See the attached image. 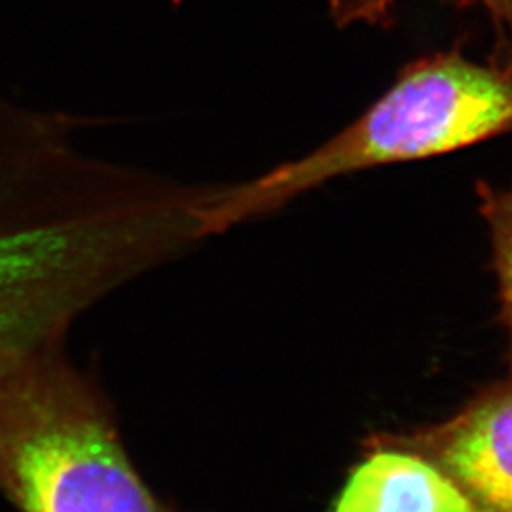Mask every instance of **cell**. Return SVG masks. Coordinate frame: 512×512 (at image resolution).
Wrapping results in <instances>:
<instances>
[{
  "instance_id": "cell-1",
  "label": "cell",
  "mask_w": 512,
  "mask_h": 512,
  "mask_svg": "<svg viewBox=\"0 0 512 512\" xmlns=\"http://www.w3.org/2000/svg\"><path fill=\"white\" fill-rule=\"evenodd\" d=\"M230 228L226 184L179 183L80 152L0 215V380L63 348L105 296Z\"/></svg>"
},
{
  "instance_id": "cell-2",
  "label": "cell",
  "mask_w": 512,
  "mask_h": 512,
  "mask_svg": "<svg viewBox=\"0 0 512 512\" xmlns=\"http://www.w3.org/2000/svg\"><path fill=\"white\" fill-rule=\"evenodd\" d=\"M0 495L18 512H173L129 456L109 397L65 346L0 380Z\"/></svg>"
},
{
  "instance_id": "cell-3",
  "label": "cell",
  "mask_w": 512,
  "mask_h": 512,
  "mask_svg": "<svg viewBox=\"0 0 512 512\" xmlns=\"http://www.w3.org/2000/svg\"><path fill=\"white\" fill-rule=\"evenodd\" d=\"M512 133V73L459 52L406 65L365 114L306 158L234 186L241 222L319 184L378 165L425 160Z\"/></svg>"
},
{
  "instance_id": "cell-4",
  "label": "cell",
  "mask_w": 512,
  "mask_h": 512,
  "mask_svg": "<svg viewBox=\"0 0 512 512\" xmlns=\"http://www.w3.org/2000/svg\"><path fill=\"white\" fill-rule=\"evenodd\" d=\"M380 437L433 461L476 512H512V372L442 423Z\"/></svg>"
},
{
  "instance_id": "cell-5",
  "label": "cell",
  "mask_w": 512,
  "mask_h": 512,
  "mask_svg": "<svg viewBox=\"0 0 512 512\" xmlns=\"http://www.w3.org/2000/svg\"><path fill=\"white\" fill-rule=\"evenodd\" d=\"M349 473L332 512H476L458 484L418 452L382 439Z\"/></svg>"
},
{
  "instance_id": "cell-6",
  "label": "cell",
  "mask_w": 512,
  "mask_h": 512,
  "mask_svg": "<svg viewBox=\"0 0 512 512\" xmlns=\"http://www.w3.org/2000/svg\"><path fill=\"white\" fill-rule=\"evenodd\" d=\"M476 192L480 200V213L490 228L494 270L499 285V317L509 338L512 372V184L507 188H495L480 183Z\"/></svg>"
},
{
  "instance_id": "cell-7",
  "label": "cell",
  "mask_w": 512,
  "mask_h": 512,
  "mask_svg": "<svg viewBox=\"0 0 512 512\" xmlns=\"http://www.w3.org/2000/svg\"><path fill=\"white\" fill-rule=\"evenodd\" d=\"M330 14L338 25L349 23H368V25H387L391 12L399 0H327ZM471 2V0H463Z\"/></svg>"
},
{
  "instance_id": "cell-8",
  "label": "cell",
  "mask_w": 512,
  "mask_h": 512,
  "mask_svg": "<svg viewBox=\"0 0 512 512\" xmlns=\"http://www.w3.org/2000/svg\"><path fill=\"white\" fill-rule=\"evenodd\" d=\"M490 14L497 35L492 65L512 73V0H478Z\"/></svg>"
},
{
  "instance_id": "cell-9",
  "label": "cell",
  "mask_w": 512,
  "mask_h": 512,
  "mask_svg": "<svg viewBox=\"0 0 512 512\" xmlns=\"http://www.w3.org/2000/svg\"><path fill=\"white\" fill-rule=\"evenodd\" d=\"M6 205V181H4V173L0 169V211L4 209Z\"/></svg>"
}]
</instances>
